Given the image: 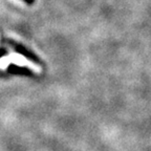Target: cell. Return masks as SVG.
I'll return each instance as SVG.
<instances>
[{
	"label": "cell",
	"mask_w": 151,
	"mask_h": 151,
	"mask_svg": "<svg viewBox=\"0 0 151 151\" xmlns=\"http://www.w3.org/2000/svg\"><path fill=\"white\" fill-rule=\"evenodd\" d=\"M23 1L27 3V4H33V3L35 2V0H23Z\"/></svg>",
	"instance_id": "5b68a950"
},
{
	"label": "cell",
	"mask_w": 151,
	"mask_h": 151,
	"mask_svg": "<svg viewBox=\"0 0 151 151\" xmlns=\"http://www.w3.org/2000/svg\"><path fill=\"white\" fill-rule=\"evenodd\" d=\"M9 71L11 73H19V75H31L29 70L26 69L25 67H16V66H13V67H9Z\"/></svg>",
	"instance_id": "3957f363"
},
{
	"label": "cell",
	"mask_w": 151,
	"mask_h": 151,
	"mask_svg": "<svg viewBox=\"0 0 151 151\" xmlns=\"http://www.w3.org/2000/svg\"><path fill=\"white\" fill-rule=\"evenodd\" d=\"M9 58V62H13V63L17 64V65H20V66H28L29 68L34 69L35 71H37V73H40L41 71V68L39 67V66L35 65V64L31 63L29 61H27L26 60V58L24 59L23 57L21 56H18V55H11L9 57H7Z\"/></svg>",
	"instance_id": "6da1fadb"
},
{
	"label": "cell",
	"mask_w": 151,
	"mask_h": 151,
	"mask_svg": "<svg viewBox=\"0 0 151 151\" xmlns=\"http://www.w3.org/2000/svg\"><path fill=\"white\" fill-rule=\"evenodd\" d=\"M9 58L7 57H4V58H2V59L0 60V68L1 69H5L6 67H9Z\"/></svg>",
	"instance_id": "277c9868"
},
{
	"label": "cell",
	"mask_w": 151,
	"mask_h": 151,
	"mask_svg": "<svg viewBox=\"0 0 151 151\" xmlns=\"http://www.w3.org/2000/svg\"><path fill=\"white\" fill-rule=\"evenodd\" d=\"M11 44L14 46V48L19 52V54H22L23 56H25L26 58L29 60H33V61H35V62H39V59H38L37 57H36L34 54H32L31 52H28V50H26V48H24L23 46H21V45H19V44H14L13 42L11 43Z\"/></svg>",
	"instance_id": "7a4b0ae2"
}]
</instances>
